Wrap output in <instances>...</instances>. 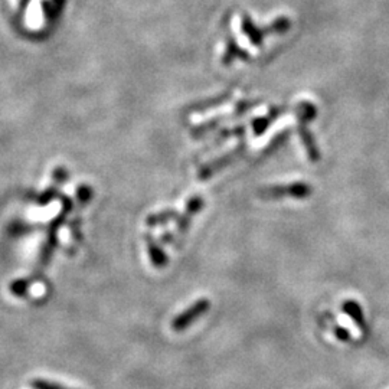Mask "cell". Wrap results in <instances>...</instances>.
Wrapping results in <instances>:
<instances>
[{"instance_id":"6da1fadb","label":"cell","mask_w":389,"mask_h":389,"mask_svg":"<svg viewBox=\"0 0 389 389\" xmlns=\"http://www.w3.org/2000/svg\"><path fill=\"white\" fill-rule=\"evenodd\" d=\"M209 308V300L208 299H201L190 307H188L183 313H181L176 319L172 323V329L174 332H182V330L188 329L194 320L201 317L204 313H206V310Z\"/></svg>"},{"instance_id":"7a4b0ae2","label":"cell","mask_w":389,"mask_h":389,"mask_svg":"<svg viewBox=\"0 0 389 389\" xmlns=\"http://www.w3.org/2000/svg\"><path fill=\"white\" fill-rule=\"evenodd\" d=\"M204 206V198L199 197V194H194L193 198H190V201L188 202V206L185 209L183 217H181V220L178 221V231L182 233L188 229L192 217L197 215V213L202 209Z\"/></svg>"},{"instance_id":"3957f363","label":"cell","mask_w":389,"mask_h":389,"mask_svg":"<svg viewBox=\"0 0 389 389\" xmlns=\"http://www.w3.org/2000/svg\"><path fill=\"white\" fill-rule=\"evenodd\" d=\"M147 248H149V254H150V260L153 263L154 267H165L166 264V256L163 254V251L159 248V245L154 242V240L151 237H147Z\"/></svg>"},{"instance_id":"277c9868","label":"cell","mask_w":389,"mask_h":389,"mask_svg":"<svg viewBox=\"0 0 389 389\" xmlns=\"http://www.w3.org/2000/svg\"><path fill=\"white\" fill-rule=\"evenodd\" d=\"M174 217H178V213L174 212V210H165V212H160V213H156V215H151L147 218V225L150 226H154V225H160V224H165L167 221H170L172 218Z\"/></svg>"},{"instance_id":"5b68a950","label":"cell","mask_w":389,"mask_h":389,"mask_svg":"<svg viewBox=\"0 0 389 389\" xmlns=\"http://www.w3.org/2000/svg\"><path fill=\"white\" fill-rule=\"evenodd\" d=\"M32 388L33 389H69V388H65L63 385H58V383H52L49 381H45V379H35L32 381Z\"/></svg>"}]
</instances>
